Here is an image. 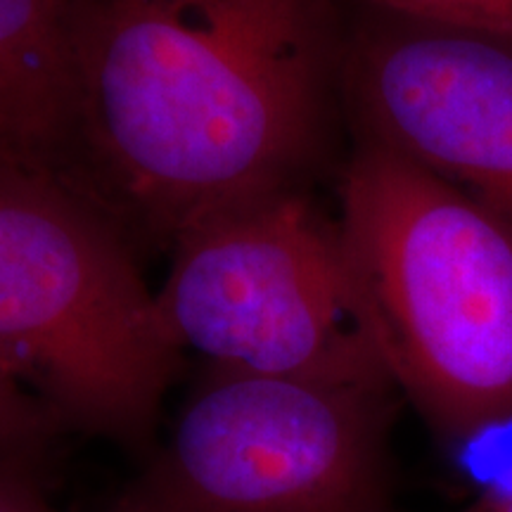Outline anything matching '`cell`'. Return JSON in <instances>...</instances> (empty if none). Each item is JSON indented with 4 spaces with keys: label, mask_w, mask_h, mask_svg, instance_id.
<instances>
[{
    "label": "cell",
    "mask_w": 512,
    "mask_h": 512,
    "mask_svg": "<svg viewBox=\"0 0 512 512\" xmlns=\"http://www.w3.org/2000/svg\"><path fill=\"white\" fill-rule=\"evenodd\" d=\"M76 91L69 183L174 242L302 190L342 102L335 0H64Z\"/></svg>",
    "instance_id": "1"
},
{
    "label": "cell",
    "mask_w": 512,
    "mask_h": 512,
    "mask_svg": "<svg viewBox=\"0 0 512 512\" xmlns=\"http://www.w3.org/2000/svg\"><path fill=\"white\" fill-rule=\"evenodd\" d=\"M46 458L0 460V512H60L43 482Z\"/></svg>",
    "instance_id": "10"
},
{
    "label": "cell",
    "mask_w": 512,
    "mask_h": 512,
    "mask_svg": "<svg viewBox=\"0 0 512 512\" xmlns=\"http://www.w3.org/2000/svg\"><path fill=\"white\" fill-rule=\"evenodd\" d=\"M0 356L60 422L143 448L183 351L119 223L50 171L0 159Z\"/></svg>",
    "instance_id": "3"
},
{
    "label": "cell",
    "mask_w": 512,
    "mask_h": 512,
    "mask_svg": "<svg viewBox=\"0 0 512 512\" xmlns=\"http://www.w3.org/2000/svg\"><path fill=\"white\" fill-rule=\"evenodd\" d=\"M456 512H512V491H496L470 501Z\"/></svg>",
    "instance_id": "11"
},
{
    "label": "cell",
    "mask_w": 512,
    "mask_h": 512,
    "mask_svg": "<svg viewBox=\"0 0 512 512\" xmlns=\"http://www.w3.org/2000/svg\"><path fill=\"white\" fill-rule=\"evenodd\" d=\"M356 140L430 171L512 230V38L366 5L347 24Z\"/></svg>",
    "instance_id": "6"
},
{
    "label": "cell",
    "mask_w": 512,
    "mask_h": 512,
    "mask_svg": "<svg viewBox=\"0 0 512 512\" xmlns=\"http://www.w3.org/2000/svg\"><path fill=\"white\" fill-rule=\"evenodd\" d=\"M62 430L48 403L0 356V460L46 458Z\"/></svg>",
    "instance_id": "8"
},
{
    "label": "cell",
    "mask_w": 512,
    "mask_h": 512,
    "mask_svg": "<svg viewBox=\"0 0 512 512\" xmlns=\"http://www.w3.org/2000/svg\"><path fill=\"white\" fill-rule=\"evenodd\" d=\"M157 306L176 347L209 368L389 380L358 320L337 221L302 190L245 202L183 233Z\"/></svg>",
    "instance_id": "5"
},
{
    "label": "cell",
    "mask_w": 512,
    "mask_h": 512,
    "mask_svg": "<svg viewBox=\"0 0 512 512\" xmlns=\"http://www.w3.org/2000/svg\"><path fill=\"white\" fill-rule=\"evenodd\" d=\"M76 91L64 0H0V147L69 183Z\"/></svg>",
    "instance_id": "7"
},
{
    "label": "cell",
    "mask_w": 512,
    "mask_h": 512,
    "mask_svg": "<svg viewBox=\"0 0 512 512\" xmlns=\"http://www.w3.org/2000/svg\"><path fill=\"white\" fill-rule=\"evenodd\" d=\"M0 159H5V155H3V147H0Z\"/></svg>",
    "instance_id": "12"
},
{
    "label": "cell",
    "mask_w": 512,
    "mask_h": 512,
    "mask_svg": "<svg viewBox=\"0 0 512 512\" xmlns=\"http://www.w3.org/2000/svg\"><path fill=\"white\" fill-rule=\"evenodd\" d=\"M373 8L512 38V0H363Z\"/></svg>",
    "instance_id": "9"
},
{
    "label": "cell",
    "mask_w": 512,
    "mask_h": 512,
    "mask_svg": "<svg viewBox=\"0 0 512 512\" xmlns=\"http://www.w3.org/2000/svg\"><path fill=\"white\" fill-rule=\"evenodd\" d=\"M389 380L209 368L102 512H394Z\"/></svg>",
    "instance_id": "4"
},
{
    "label": "cell",
    "mask_w": 512,
    "mask_h": 512,
    "mask_svg": "<svg viewBox=\"0 0 512 512\" xmlns=\"http://www.w3.org/2000/svg\"><path fill=\"white\" fill-rule=\"evenodd\" d=\"M337 226L358 320L396 392L448 441L512 425V230L361 140Z\"/></svg>",
    "instance_id": "2"
}]
</instances>
